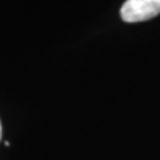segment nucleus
Masks as SVG:
<instances>
[{"label": "nucleus", "instance_id": "obj_1", "mask_svg": "<svg viewBox=\"0 0 160 160\" xmlns=\"http://www.w3.org/2000/svg\"><path fill=\"white\" fill-rule=\"evenodd\" d=\"M160 13V0H127L120 9V16L127 23L149 20Z\"/></svg>", "mask_w": 160, "mask_h": 160}, {"label": "nucleus", "instance_id": "obj_2", "mask_svg": "<svg viewBox=\"0 0 160 160\" xmlns=\"http://www.w3.org/2000/svg\"><path fill=\"white\" fill-rule=\"evenodd\" d=\"M0 139H2V123H0Z\"/></svg>", "mask_w": 160, "mask_h": 160}]
</instances>
